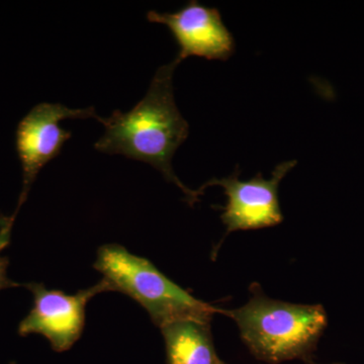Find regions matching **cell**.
I'll list each match as a JSON object with an SVG mask.
<instances>
[{"label": "cell", "mask_w": 364, "mask_h": 364, "mask_svg": "<svg viewBox=\"0 0 364 364\" xmlns=\"http://www.w3.org/2000/svg\"><path fill=\"white\" fill-rule=\"evenodd\" d=\"M181 62L176 58L160 67L145 97L128 112L114 111L100 122L105 133L95 149L107 154H121L148 163L159 170L167 181L176 184L191 205L202 195L182 183L172 167V159L188 136L189 126L177 109L173 74Z\"/></svg>", "instance_id": "1"}, {"label": "cell", "mask_w": 364, "mask_h": 364, "mask_svg": "<svg viewBox=\"0 0 364 364\" xmlns=\"http://www.w3.org/2000/svg\"><path fill=\"white\" fill-rule=\"evenodd\" d=\"M220 313L234 320L251 353L268 363L311 360L328 325L324 306L272 299L259 287L245 305Z\"/></svg>", "instance_id": "2"}, {"label": "cell", "mask_w": 364, "mask_h": 364, "mask_svg": "<svg viewBox=\"0 0 364 364\" xmlns=\"http://www.w3.org/2000/svg\"><path fill=\"white\" fill-rule=\"evenodd\" d=\"M95 269L104 275L112 291L130 296L161 328L186 318L210 323L220 309L189 294L146 258L134 255L119 244L98 248Z\"/></svg>", "instance_id": "3"}, {"label": "cell", "mask_w": 364, "mask_h": 364, "mask_svg": "<svg viewBox=\"0 0 364 364\" xmlns=\"http://www.w3.org/2000/svg\"><path fill=\"white\" fill-rule=\"evenodd\" d=\"M23 287L32 293L33 305L20 323L18 334L23 337L42 335L56 352L69 350L80 338L85 329L88 301L97 294L112 291L109 282L104 279L74 294L47 289L39 282H30Z\"/></svg>", "instance_id": "4"}, {"label": "cell", "mask_w": 364, "mask_h": 364, "mask_svg": "<svg viewBox=\"0 0 364 364\" xmlns=\"http://www.w3.org/2000/svg\"><path fill=\"white\" fill-rule=\"evenodd\" d=\"M296 163V160L279 163L269 179L257 173L253 178L243 181L239 179L237 167L232 176L212 179L198 191L203 193V189L213 186L224 189L228 200L226 205L220 208L224 210L221 220L226 226V236L231 232L277 226L284 221L279 205V183Z\"/></svg>", "instance_id": "5"}, {"label": "cell", "mask_w": 364, "mask_h": 364, "mask_svg": "<svg viewBox=\"0 0 364 364\" xmlns=\"http://www.w3.org/2000/svg\"><path fill=\"white\" fill-rule=\"evenodd\" d=\"M97 119L95 109H69L61 104L42 102L33 107L20 122L16 130V150L23 168V189L16 218L28 198L33 181L46 164L56 158L64 144L71 138V132L60 127V122L67 119Z\"/></svg>", "instance_id": "6"}, {"label": "cell", "mask_w": 364, "mask_h": 364, "mask_svg": "<svg viewBox=\"0 0 364 364\" xmlns=\"http://www.w3.org/2000/svg\"><path fill=\"white\" fill-rule=\"evenodd\" d=\"M147 18L168 28L179 46L176 57L179 62L191 56L227 61L234 55L233 35L225 26L219 9L214 7L191 0L176 13L151 11Z\"/></svg>", "instance_id": "7"}, {"label": "cell", "mask_w": 364, "mask_h": 364, "mask_svg": "<svg viewBox=\"0 0 364 364\" xmlns=\"http://www.w3.org/2000/svg\"><path fill=\"white\" fill-rule=\"evenodd\" d=\"M159 329L164 339L167 364H220L210 323L186 318Z\"/></svg>", "instance_id": "8"}, {"label": "cell", "mask_w": 364, "mask_h": 364, "mask_svg": "<svg viewBox=\"0 0 364 364\" xmlns=\"http://www.w3.org/2000/svg\"><path fill=\"white\" fill-rule=\"evenodd\" d=\"M14 220L13 218H0V291L11 289V287H23L7 277L9 258L2 256V250L6 247L11 241V228Z\"/></svg>", "instance_id": "9"}, {"label": "cell", "mask_w": 364, "mask_h": 364, "mask_svg": "<svg viewBox=\"0 0 364 364\" xmlns=\"http://www.w3.org/2000/svg\"><path fill=\"white\" fill-rule=\"evenodd\" d=\"M220 364H226V363H223V361L221 360V361H220Z\"/></svg>", "instance_id": "10"}, {"label": "cell", "mask_w": 364, "mask_h": 364, "mask_svg": "<svg viewBox=\"0 0 364 364\" xmlns=\"http://www.w3.org/2000/svg\"><path fill=\"white\" fill-rule=\"evenodd\" d=\"M331 364H345V363H331Z\"/></svg>", "instance_id": "11"}]
</instances>
